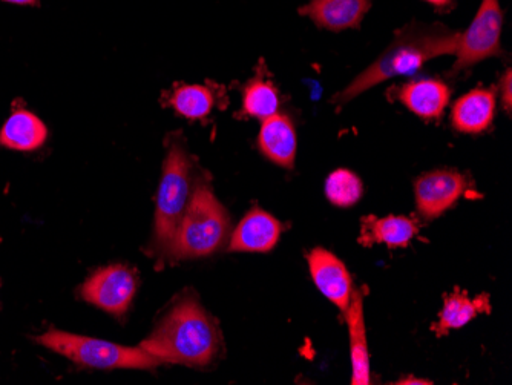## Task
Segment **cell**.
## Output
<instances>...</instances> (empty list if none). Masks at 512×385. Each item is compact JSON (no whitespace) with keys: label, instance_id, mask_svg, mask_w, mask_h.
<instances>
[{"label":"cell","instance_id":"obj_1","mask_svg":"<svg viewBox=\"0 0 512 385\" xmlns=\"http://www.w3.org/2000/svg\"><path fill=\"white\" fill-rule=\"evenodd\" d=\"M459 31L442 24H410L394 36L390 47L367 70L362 71L332 102L338 105L352 102L368 89L398 76H413L425 63L440 56L456 53Z\"/></svg>","mask_w":512,"mask_h":385},{"label":"cell","instance_id":"obj_2","mask_svg":"<svg viewBox=\"0 0 512 385\" xmlns=\"http://www.w3.org/2000/svg\"><path fill=\"white\" fill-rule=\"evenodd\" d=\"M163 364L206 367L217 358L221 335L217 323L194 297L174 304L152 335L140 344Z\"/></svg>","mask_w":512,"mask_h":385},{"label":"cell","instance_id":"obj_3","mask_svg":"<svg viewBox=\"0 0 512 385\" xmlns=\"http://www.w3.org/2000/svg\"><path fill=\"white\" fill-rule=\"evenodd\" d=\"M229 228V215L215 197L211 186L198 181L168 255L172 260H192L212 255L223 246Z\"/></svg>","mask_w":512,"mask_h":385},{"label":"cell","instance_id":"obj_4","mask_svg":"<svg viewBox=\"0 0 512 385\" xmlns=\"http://www.w3.org/2000/svg\"><path fill=\"white\" fill-rule=\"evenodd\" d=\"M36 341L82 367L149 370L163 364L142 347L120 346L60 330H48L42 336H37Z\"/></svg>","mask_w":512,"mask_h":385},{"label":"cell","instance_id":"obj_5","mask_svg":"<svg viewBox=\"0 0 512 385\" xmlns=\"http://www.w3.org/2000/svg\"><path fill=\"white\" fill-rule=\"evenodd\" d=\"M192 163L180 142H172L163 163L155 209V246L168 255L189 200H191Z\"/></svg>","mask_w":512,"mask_h":385},{"label":"cell","instance_id":"obj_6","mask_svg":"<svg viewBox=\"0 0 512 385\" xmlns=\"http://www.w3.org/2000/svg\"><path fill=\"white\" fill-rule=\"evenodd\" d=\"M503 20L505 16L499 0H482L467 33L460 34L456 53H454L457 59L451 68L450 76L470 70L471 66L490 57L502 56L500 37H502Z\"/></svg>","mask_w":512,"mask_h":385},{"label":"cell","instance_id":"obj_7","mask_svg":"<svg viewBox=\"0 0 512 385\" xmlns=\"http://www.w3.org/2000/svg\"><path fill=\"white\" fill-rule=\"evenodd\" d=\"M470 188V177L462 172L453 169L427 172L414 183L417 212L425 220H434L453 208Z\"/></svg>","mask_w":512,"mask_h":385},{"label":"cell","instance_id":"obj_8","mask_svg":"<svg viewBox=\"0 0 512 385\" xmlns=\"http://www.w3.org/2000/svg\"><path fill=\"white\" fill-rule=\"evenodd\" d=\"M137 292V278L122 264L97 270L82 287L83 300L112 315L122 316Z\"/></svg>","mask_w":512,"mask_h":385},{"label":"cell","instance_id":"obj_9","mask_svg":"<svg viewBox=\"0 0 512 385\" xmlns=\"http://www.w3.org/2000/svg\"><path fill=\"white\" fill-rule=\"evenodd\" d=\"M307 264L319 292L344 313L355 292L352 277L348 274L345 264L322 247H316L309 252Z\"/></svg>","mask_w":512,"mask_h":385},{"label":"cell","instance_id":"obj_10","mask_svg":"<svg viewBox=\"0 0 512 385\" xmlns=\"http://www.w3.org/2000/svg\"><path fill=\"white\" fill-rule=\"evenodd\" d=\"M391 102L398 100L414 116L439 120L451 100V88L440 79H417L388 91Z\"/></svg>","mask_w":512,"mask_h":385},{"label":"cell","instance_id":"obj_11","mask_svg":"<svg viewBox=\"0 0 512 385\" xmlns=\"http://www.w3.org/2000/svg\"><path fill=\"white\" fill-rule=\"evenodd\" d=\"M371 8V0H310L299 8L301 16L330 31L358 28Z\"/></svg>","mask_w":512,"mask_h":385},{"label":"cell","instance_id":"obj_12","mask_svg":"<svg viewBox=\"0 0 512 385\" xmlns=\"http://www.w3.org/2000/svg\"><path fill=\"white\" fill-rule=\"evenodd\" d=\"M281 223L261 209H253L238 224L232 238L229 251L232 252H269L281 237Z\"/></svg>","mask_w":512,"mask_h":385},{"label":"cell","instance_id":"obj_13","mask_svg":"<svg viewBox=\"0 0 512 385\" xmlns=\"http://www.w3.org/2000/svg\"><path fill=\"white\" fill-rule=\"evenodd\" d=\"M497 93L494 88H476L457 100L451 114L453 126L463 134H480L493 125Z\"/></svg>","mask_w":512,"mask_h":385},{"label":"cell","instance_id":"obj_14","mask_svg":"<svg viewBox=\"0 0 512 385\" xmlns=\"http://www.w3.org/2000/svg\"><path fill=\"white\" fill-rule=\"evenodd\" d=\"M419 234V224L410 217L388 215L379 218L367 215L361 220V237L359 244L364 247H373L375 244H385L394 247H407L410 241Z\"/></svg>","mask_w":512,"mask_h":385},{"label":"cell","instance_id":"obj_15","mask_svg":"<svg viewBox=\"0 0 512 385\" xmlns=\"http://www.w3.org/2000/svg\"><path fill=\"white\" fill-rule=\"evenodd\" d=\"M258 145L270 162L292 169L295 165L296 148H298L296 129L292 120L283 114H275L264 120Z\"/></svg>","mask_w":512,"mask_h":385},{"label":"cell","instance_id":"obj_16","mask_svg":"<svg viewBox=\"0 0 512 385\" xmlns=\"http://www.w3.org/2000/svg\"><path fill=\"white\" fill-rule=\"evenodd\" d=\"M348 333H350V355H352V384H370V353H368L367 330L364 321V293L355 290L352 301L345 310Z\"/></svg>","mask_w":512,"mask_h":385},{"label":"cell","instance_id":"obj_17","mask_svg":"<svg viewBox=\"0 0 512 385\" xmlns=\"http://www.w3.org/2000/svg\"><path fill=\"white\" fill-rule=\"evenodd\" d=\"M491 312V301L488 295L471 298L467 292L454 290L444 298V307L440 310L439 320L431 326L436 336H445L451 330L462 329L473 321L480 313Z\"/></svg>","mask_w":512,"mask_h":385},{"label":"cell","instance_id":"obj_18","mask_svg":"<svg viewBox=\"0 0 512 385\" xmlns=\"http://www.w3.org/2000/svg\"><path fill=\"white\" fill-rule=\"evenodd\" d=\"M48 139L45 123L27 109L11 114L0 131V145L14 151H36Z\"/></svg>","mask_w":512,"mask_h":385},{"label":"cell","instance_id":"obj_19","mask_svg":"<svg viewBox=\"0 0 512 385\" xmlns=\"http://www.w3.org/2000/svg\"><path fill=\"white\" fill-rule=\"evenodd\" d=\"M279 93L272 80L258 76L243 89V114L253 119L266 120L278 114Z\"/></svg>","mask_w":512,"mask_h":385},{"label":"cell","instance_id":"obj_20","mask_svg":"<svg viewBox=\"0 0 512 385\" xmlns=\"http://www.w3.org/2000/svg\"><path fill=\"white\" fill-rule=\"evenodd\" d=\"M169 105L189 120H204L215 105V94L209 86L181 85L169 97Z\"/></svg>","mask_w":512,"mask_h":385},{"label":"cell","instance_id":"obj_21","mask_svg":"<svg viewBox=\"0 0 512 385\" xmlns=\"http://www.w3.org/2000/svg\"><path fill=\"white\" fill-rule=\"evenodd\" d=\"M364 186L361 178L348 169L332 172L325 181V195L339 208H350L361 200Z\"/></svg>","mask_w":512,"mask_h":385},{"label":"cell","instance_id":"obj_22","mask_svg":"<svg viewBox=\"0 0 512 385\" xmlns=\"http://www.w3.org/2000/svg\"><path fill=\"white\" fill-rule=\"evenodd\" d=\"M511 68L505 71V74L500 80V99H502L503 108L508 114H511L512 109V76Z\"/></svg>","mask_w":512,"mask_h":385},{"label":"cell","instance_id":"obj_23","mask_svg":"<svg viewBox=\"0 0 512 385\" xmlns=\"http://www.w3.org/2000/svg\"><path fill=\"white\" fill-rule=\"evenodd\" d=\"M425 2L433 5V7L440 8V10L451 8L454 5V0H425Z\"/></svg>","mask_w":512,"mask_h":385},{"label":"cell","instance_id":"obj_24","mask_svg":"<svg viewBox=\"0 0 512 385\" xmlns=\"http://www.w3.org/2000/svg\"><path fill=\"white\" fill-rule=\"evenodd\" d=\"M396 384H433L431 381H427V379H419V378H404L401 381L396 382Z\"/></svg>","mask_w":512,"mask_h":385},{"label":"cell","instance_id":"obj_25","mask_svg":"<svg viewBox=\"0 0 512 385\" xmlns=\"http://www.w3.org/2000/svg\"><path fill=\"white\" fill-rule=\"evenodd\" d=\"M4 2H8V4H14V5H37V4H39V0H4Z\"/></svg>","mask_w":512,"mask_h":385}]
</instances>
